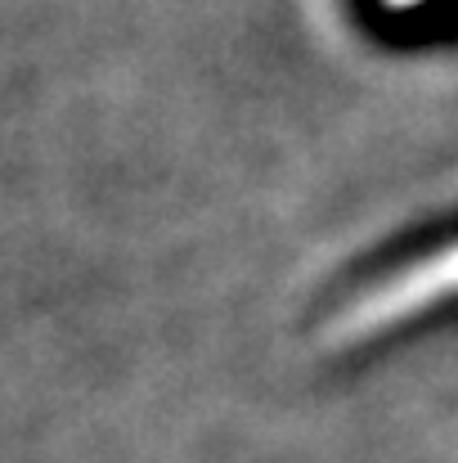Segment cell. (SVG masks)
Here are the masks:
<instances>
[{
    "mask_svg": "<svg viewBox=\"0 0 458 463\" xmlns=\"http://www.w3.org/2000/svg\"><path fill=\"white\" fill-rule=\"evenodd\" d=\"M450 302H458V239L391 266L387 275L351 293L323 319V346H360L387 337Z\"/></svg>",
    "mask_w": 458,
    "mask_h": 463,
    "instance_id": "obj_1",
    "label": "cell"
},
{
    "mask_svg": "<svg viewBox=\"0 0 458 463\" xmlns=\"http://www.w3.org/2000/svg\"><path fill=\"white\" fill-rule=\"evenodd\" d=\"M391 5H418V0H391Z\"/></svg>",
    "mask_w": 458,
    "mask_h": 463,
    "instance_id": "obj_2",
    "label": "cell"
}]
</instances>
